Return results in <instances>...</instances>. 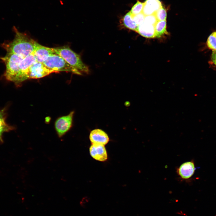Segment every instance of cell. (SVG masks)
<instances>
[{"label":"cell","instance_id":"cell-4","mask_svg":"<svg viewBox=\"0 0 216 216\" xmlns=\"http://www.w3.org/2000/svg\"><path fill=\"white\" fill-rule=\"evenodd\" d=\"M43 63L53 73L65 71L79 75L82 74L61 56L55 53L51 54Z\"/></svg>","mask_w":216,"mask_h":216},{"label":"cell","instance_id":"cell-1","mask_svg":"<svg viewBox=\"0 0 216 216\" xmlns=\"http://www.w3.org/2000/svg\"><path fill=\"white\" fill-rule=\"evenodd\" d=\"M14 30L15 32L14 39L3 43L2 47L7 53L15 54L22 58L32 53L36 42L26 34L19 32L15 27Z\"/></svg>","mask_w":216,"mask_h":216},{"label":"cell","instance_id":"cell-7","mask_svg":"<svg viewBox=\"0 0 216 216\" xmlns=\"http://www.w3.org/2000/svg\"><path fill=\"white\" fill-rule=\"evenodd\" d=\"M36 60L32 53L23 58L20 63L19 84L28 79V69L30 66Z\"/></svg>","mask_w":216,"mask_h":216},{"label":"cell","instance_id":"cell-3","mask_svg":"<svg viewBox=\"0 0 216 216\" xmlns=\"http://www.w3.org/2000/svg\"><path fill=\"white\" fill-rule=\"evenodd\" d=\"M0 58L6 66L4 74L6 79L16 85H19V65L23 58L15 54L8 53L4 56Z\"/></svg>","mask_w":216,"mask_h":216},{"label":"cell","instance_id":"cell-19","mask_svg":"<svg viewBox=\"0 0 216 216\" xmlns=\"http://www.w3.org/2000/svg\"><path fill=\"white\" fill-rule=\"evenodd\" d=\"M158 21L166 20L167 17L166 10L163 6L154 14Z\"/></svg>","mask_w":216,"mask_h":216},{"label":"cell","instance_id":"cell-16","mask_svg":"<svg viewBox=\"0 0 216 216\" xmlns=\"http://www.w3.org/2000/svg\"><path fill=\"white\" fill-rule=\"evenodd\" d=\"M154 27L156 38H160L164 34L167 33L166 20L158 21L154 25Z\"/></svg>","mask_w":216,"mask_h":216},{"label":"cell","instance_id":"cell-6","mask_svg":"<svg viewBox=\"0 0 216 216\" xmlns=\"http://www.w3.org/2000/svg\"><path fill=\"white\" fill-rule=\"evenodd\" d=\"M53 72L43 63L36 61L29 67L28 74V79H38L47 76Z\"/></svg>","mask_w":216,"mask_h":216},{"label":"cell","instance_id":"cell-11","mask_svg":"<svg viewBox=\"0 0 216 216\" xmlns=\"http://www.w3.org/2000/svg\"><path fill=\"white\" fill-rule=\"evenodd\" d=\"M91 156L94 159L100 161H104L107 159V154L104 146L92 144L89 148Z\"/></svg>","mask_w":216,"mask_h":216},{"label":"cell","instance_id":"cell-20","mask_svg":"<svg viewBox=\"0 0 216 216\" xmlns=\"http://www.w3.org/2000/svg\"><path fill=\"white\" fill-rule=\"evenodd\" d=\"M158 21L154 14L145 16L144 22L145 23L154 25Z\"/></svg>","mask_w":216,"mask_h":216},{"label":"cell","instance_id":"cell-18","mask_svg":"<svg viewBox=\"0 0 216 216\" xmlns=\"http://www.w3.org/2000/svg\"><path fill=\"white\" fill-rule=\"evenodd\" d=\"M143 6L144 3L138 1L132 7L130 12L132 16L142 13Z\"/></svg>","mask_w":216,"mask_h":216},{"label":"cell","instance_id":"cell-12","mask_svg":"<svg viewBox=\"0 0 216 216\" xmlns=\"http://www.w3.org/2000/svg\"><path fill=\"white\" fill-rule=\"evenodd\" d=\"M162 6L159 0H146L144 2L142 13L145 16L154 14Z\"/></svg>","mask_w":216,"mask_h":216},{"label":"cell","instance_id":"cell-21","mask_svg":"<svg viewBox=\"0 0 216 216\" xmlns=\"http://www.w3.org/2000/svg\"><path fill=\"white\" fill-rule=\"evenodd\" d=\"M145 17V16L142 13L133 16L134 21L138 26L144 22Z\"/></svg>","mask_w":216,"mask_h":216},{"label":"cell","instance_id":"cell-15","mask_svg":"<svg viewBox=\"0 0 216 216\" xmlns=\"http://www.w3.org/2000/svg\"><path fill=\"white\" fill-rule=\"evenodd\" d=\"M13 129L12 127L8 124L5 122L4 110L0 111V141H2V135L5 132Z\"/></svg>","mask_w":216,"mask_h":216},{"label":"cell","instance_id":"cell-9","mask_svg":"<svg viewBox=\"0 0 216 216\" xmlns=\"http://www.w3.org/2000/svg\"><path fill=\"white\" fill-rule=\"evenodd\" d=\"M196 169L194 161L191 160L182 164L177 169V172L182 178L188 179L193 175Z\"/></svg>","mask_w":216,"mask_h":216},{"label":"cell","instance_id":"cell-2","mask_svg":"<svg viewBox=\"0 0 216 216\" xmlns=\"http://www.w3.org/2000/svg\"><path fill=\"white\" fill-rule=\"evenodd\" d=\"M54 53L61 56L68 64L82 73L88 74V67L82 62L80 56L68 45L52 48Z\"/></svg>","mask_w":216,"mask_h":216},{"label":"cell","instance_id":"cell-17","mask_svg":"<svg viewBox=\"0 0 216 216\" xmlns=\"http://www.w3.org/2000/svg\"><path fill=\"white\" fill-rule=\"evenodd\" d=\"M207 46L212 51L216 50V31L212 33L208 37L206 41Z\"/></svg>","mask_w":216,"mask_h":216},{"label":"cell","instance_id":"cell-5","mask_svg":"<svg viewBox=\"0 0 216 216\" xmlns=\"http://www.w3.org/2000/svg\"><path fill=\"white\" fill-rule=\"evenodd\" d=\"M74 112L71 111L68 115L58 118L55 122V126L58 136L61 137L71 128Z\"/></svg>","mask_w":216,"mask_h":216},{"label":"cell","instance_id":"cell-10","mask_svg":"<svg viewBox=\"0 0 216 216\" xmlns=\"http://www.w3.org/2000/svg\"><path fill=\"white\" fill-rule=\"evenodd\" d=\"M89 139L92 144L105 146L109 141L107 134L102 130L95 129L92 130L90 134Z\"/></svg>","mask_w":216,"mask_h":216},{"label":"cell","instance_id":"cell-14","mask_svg":"<svg viewBox=\"0 0 216 216\" xmlns=\"http://www.w3.org/2000/svg\"><path fill=\"white\" fill-rule=\"evenodd\" d=\"M122 24L125 28L136 31L138 25L134 21L133 16L129 12L124 15L122 19Z\"/></svg>","mask_w":216,"mask_h":216},{"label":"cell","instance_id":"cell-13","mask_svg":"<svg viewBox=\"0 0 216 216\" xmlns=\"http://www.w3.org/2000/svg\"><path fill=\"white\" fill-rule=\"evenodd\" d=\"M141 36L147 38L156 37L154 25L143 22L138 26L136 31Z\"/></svg>","mask_w":216,"mask_h":216},{"label":"cell","instance_id":"cell-8","mask_svg":"<svg viewBox=\"0 0 216 216\" xmlns=\"http://www.w3.org/2000/svg\"><path fill=\"white\" fill-rule=\"evenodd\" d=\"M54 53L52 48L47 47L36 42L34 50L32 53L36 61L43 63L48 57Z\"/></svg>","mask_w":216,"mask_h":216},{"label":"cell","instance_id":"cell-22","mask_svg":"<svg viewBox=\"0 0 216 216\" xmlns=\"http://www.w3.org/2000/svg\"><path fill=\"white\" fill-rule=\"evenodd\" d=\"M211 59L213 63L216 66V50L212 51Z\"/></svg>","mask_w":216,"mask_h":216}]
</instances>
